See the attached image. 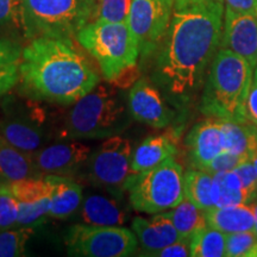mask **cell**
Instances as JSON below:
<instances>
[{
  "mask_svg": "<svg viewBox=\"0 0 257 257\" xmlns=\"http://www.w3.org/2000/svg\"><path fill=\"white\" fill-rule=\"evenodd\" d=\"M51 185V204L49 216L56 219L72 217L81 206L82 188L70 176L46 175Z\"/></svg>",
  "mask_w": 257,
  "mask_h": 257,
  "instance_id": "19",
  "label": "cell"
},
{
  "mask_svg": "<svg viewBox=\"0 0 257 257\" xmlns=\"http://www.w3.org/2000/svg\"><path fill=\"white\" fill-rule=\"evenodd\" d=\"M3 142H4V138H3V136H2V134H0V147H2V144H3Z\"/></svg>",
  "mask_w": 257,
  "mask_h": 257,
  "instance_id": "44",
  "label": "cell"
},
{
  "mask_svg": "<svg viewBox=\"0 0 257 257\" xmlns=\"http://www.w3.org/2000/svg\"><path fill=\"white\" fill-rule=\"evenodd\" d=\"M0 28L15 29L24 35L22 0H0Z\"/></svg>",
  "mask_w": 257,
  "mask_h": 257,
  "instance_id": "32",
  "label": "cell"
},
{
  "mask_svg": "<svg viewBox=\"0 0 257 257\" xmlns=\"http://www.w3.org/2000/svg\"><path fill=\"white\" fill-rule=\"evenodd\" d=\"M224 11L223 2L174 10L153 69V82L174 105L189 104L204 87L220 47Z\"/></svg>",
  "mask_w": 257,
  "mask_h": 257,
  "instance_id": "1",
  "label": "cell"
},
{
  "mask_svg": "<svg viewBox=\"0 0 257 257\" xmlns=\"http://www.w3.org/2000/svg\"><path fill=\"white\" fill-rule=\"evenodd\" d=\"M0 134L17 149L32 154L49 142V135L43 119L36 113L15 114L0 121Z\"/></svg>",
  "mask_w": 257,
  "mask_h": 257,
  "instance_id": "15",
  "label": "cell"
},
{
  "mask_svg": "<svg viewBox=\"0 0 257 257\" xmlns=\"http://www.w3.org/2000/svg\"><path fill=\"white\" fill-rule=\"evenodd\" d=\"M253 68L229 49L219 48L208 69L200 99V111L208 118L248 123L246 99Z\"/></svg>",
  "mask_w": 257,
  "mask_h": 257,
  "instance_id": "3",
  "label": "cell"
},
{
  "mask_svg": "<svg viewBox=\"0 0 257 257\" xmlns=\"http://www.w3.org/2000/svg\"><path fill=\"white\" fill-rule=\"evenodd\" d=\"M32 233H34V230L30 226L0 230V257H17L24 255L25 245Z\"/></svg>",
  "mask_w": 257,
  "mask_h": 257,
  "instance_id": "28",
  "label": "cell"
},
{
  "mask_svg": "<svg viewBox=\"0 0 257 257\" xmlns=\"http://www.w3.org/2000/svg\"><path fill=\"white\" fill-rule=\"evenodd\" d=\"M252 127H253V131H255V136L257 138V126H256V125L252 124Z\"/></svg>",
  "mask_w": 257,
  "mask_h": 257,
  "instance_id": "43",
  "label": "cell"
},
{
  "mask_svg": "<svg viewBox=\"0 0 257 257\" xmlns=\"http://www.w3.org/2000/svg\"><path fill=\"white\" fill-rule=\"evenodd\" d=\"M133 231L146 256H154L161 249L181 238L166 212L154 214L150 219L136 217L133 220Z\"/></svg>",
  "mask_w": 257,
  "mask_h": 257,
  "instance_id": "17",
  "label": "cell"
},
{
  "mask_svg": "<svg viewBox=\"0 0 257 257\" xmlns=\"http://www.w3.org/2000/svg\"><path fill=\"white\" fill-rule=\"evenodd\" d=\"M212 186L213 175L205 170L189 169L184 174L185 198L204 211L214 206L212 199Z\"/></svg>",
  "mask_w": 257,
  "mask_h": 257,
  "instance_id": "25",
  "label": "cell"
},
{
  "mask_svg": "<svg viewBox=\"0 0 257 257\" xmlns=\"http://www.w3.org/2000/svg\"><path fill=\"white\" fill-rule=\"evenodd\" d=\"M79 217L83 224L95 226H121L127 217L113 199L104 195H89L80 206Z\"/></svg>",
  "mask_w": 257,
  "mask_h": 257,
  "instance_id": "21",
  "label": "cell"
},
{
  "mask_svg": "<svg viewBox=\"0 0 257 257\" xmlns=\"http://www.w3.org/2000/svg\"><path fill=\"white\" fill-rule=\"evenodd\" d=\"M99 70L72 38H34L19 62L21 91L35 100L69 106L100 83Z\"/></svg>",
  "mask_w": 257,
  "mask_h": 257,
  "instance_id": "2",
  "label": "cell"
},
{
  "mask_svg": "<svg viewBox=\"0 0 257 257\" xmlns=\"http://www.w3.org/2000/svg\"><path fill=\"white\" fill-rule=\"evenodd\" d=\"M242 184V188L245 195V202L250 204L257 198V173L250 159L244 160L240 165L234 169Z\"/></svg>",
  "mask_w": 257,
  "mask_h": 257,
  "instance_id": "33",
  "label": "cell"
},
{
  "mask_svg": "<svg viewBox=\"0 0 257 257\" xmlns=\"http://www.w3.org/2000/svg\"><path fill=\"white\" fill-rule=\"evenodd\" d=\"M133 153V143L127 138H107L88 159L89 180L108 189L125 188L131 175Z\"/></svg>",
  "mask_w": 257,
  "mask_h": 257,
  "instance_id": "10",
  "label": "cell"
},
{
  "mask_svg": "<svg viewBox=\"0 0 257 257\" xmlns=\"http://www.w3.org/2000/svg\"><path fill=\"white\" fill-rule=\"evenodd\" d=\"M29 178H43L31 154L17 149L4 140L0 147V179L12 182Z\"/></svg>",
  "mask_w": 257,
  "mask_h": 257,
  "instance_id": "22",
  "label": "cell"
},
{
  "mask_svg": "<svg viewBox=\"0 0 257 257\" xmlns=\"http://www.w3.org/2000/svg\"><path fill=\"white\" fill-rule=\"evenodd\" d=\"M18 201V226H34L49 216L51 185L44 178H29L9 182Z\"/></svg>",
  "mask_w": 257,
  "mask_h": 257,
  "instance_id": "12",
  "label": "cell"
},
{
  "mask_svg": "<svg viewBox=\"0 0 257 257\" xmlns=\"http://www.w3.org/2000/svg\"><path fill=\"white\" fill-rule=\"evenodd\" d=\"M207 226L225 234L253 230L255 218L250 204L213 206L205 211Z\"/></svg>",
  "mask_w": 257,
  "mask_h": 257,
  "instance_id": "20",
  "label": "cell"
},
{
  "mask_svg": "<svg viewBox=\"0 0 257 257\" xmlns=\"http://www.w3.org/2000/svg\"><path fill=\"white\" fill-rule=\"evenodd\" d=\"M174 14V0H133L127 25L136 38L140 57L155 55Z\"/></svg>",
  "mask_w": 257,
  "mask_h": 257,
  "instance_id": "9",
  "label": "cell"
},
{
  "mask_svg": "<svg viewBox=\"0 0 257 257\" xmlns=\"http://www.w3.org/2000/svg\"><path fill=\"white\" fill-rule=\"evenodd\" d=\"M126 107L117 88L99 83L67 114L61 128L63 140H99L118 136L130 125Z\"/></svg>",
  "mask_w": 257,
  "mask_h": 257,
  "instance_id": "5",
  "label": "cell"
},
{
  "mask_svg": "<svg viewBox=\"0 0 257 257\" xmlns=\"http://www.w3.org/2000/svg\"><path fill=\"white\" fill-rule=\"evenodd\" d=\"M184 168L174 157L140 174H131L125 189L130 204L141 213L156 214L184 200Z\"/></svg>",
  "mask_w": 257,
  "mask_h": 257,
  "instance_id": "7",
  "label": "cell"
},
{
  "mask_svg": "<svg viewBox=\"0 0 257 257\" xmlns=\"http://www.w3.org/2000/svg\"><path fill=\"white\" fill-rule=\"evenodd\" d=\"M246 117L249 123L257 126V66L253 69L251 86H250L248 99H246Z\"/></svg>",
  "mask_w": 257,
  "mask_h": 257,
  "instance_id": "38",
  "label": "cell"
},
{
  "mask_svg": "<svg viewBox=\"0 0 257 257\" xmlns=\"http://www.w3.org/2000/svg\"><path fill=\"white\" fill-rule=\"evenodd\" d=\"M238 54L251 64L257 66V17L225 8L220 47Z\"/></svg>",
  "mask_w": 257,
  "mask_h": 257,
  "instance_id": "13",
  "label": "cell"
},
{
  "mask_svg": "<svg viewBox=\"0 0 257 257\" xmlns=\"http://www.w3.org/2000/svg\"><path fill=\"white\" fill-rule=\"evenodd\" d=\"M244 160H246L245 157L224 150L223 153H220L217 157H214V159L201 170H205V172L210 173L212 175L218 174V173L232 172V170L236 169Z\"/></svg>",
  "mask_w": 257,
  "mask_h": 257,
  "instance_id": "34",
  "label": "cell"
},
{
  "mask_svg": "<svg viewBox=\"0 0 257 257\" xmlns=\"http://www.w3.org/2000/svg\"><path fill=\"white\" fill-rule=\"evenodd\" d=\"M24 36L73 38L95 12V0H22Z\"/></svg>",
  "mask_w": 257,
  "mask_h": 257,
  "instance_id": "6",
  "label": "cell"
},
{
  "mask_svg": "<svg viewBox=\"0 0 257 257\" xmlns=\"http://www.w3.org/2000/svg\"><path fill=\"white\" fill-rule=\"evenodd\" d=\"M226 8L257 17V0H224Z\"/></svg>",
  "mask_w": 257,
  "mask_h": 257,
  "instance_id": "39",
  "label": "cell"
},
{
  "mask_svg": "<svg viewBox=\"0 0 257 257\" xmlns=\"http://www.w3.org/2000/svg\"><path fill=\"white\" fill-rule=\"evenodd\" d=\"M3 182H4V180H2V179H0V184H3Z\"/></svg>",
  "mask_w": 257,
  "mask_h": 257,
  "instance_id": "45",
  "label": "cell"
},
{
  "mask_svg": "<svg viewBox=\"0 0 257 257\" xmlns=\"http://www.w3.org/2000/svg\"><path fill=\"white\" fill-rule=\"evenodd\" d=\"M224 149L226 152L249 159L257 150V138L251 123L221 120Z\"/></svg>",
  "mask_w": 257,
  "mask_h": 257,
  "instance_id": "23",
  "label": "cell"
},
{
  "mask_svg": "<svg viewBox=\"0 0 257 257\" xmlns=\"http://www.w3.org/2000/svg\"><path fill=\"white\" fill-rule=\"evenodd\" d=\"M212 199L214 206L218 207L246 204L242 184L234 170L213 175Z\"/></svg>",
  "mask_w": 257,
  "mask_h": 257,
  "instance_id": "26",
  "label": "cell"
},
{
  "mask_svg": "<svg viewBox=\"0 0 257 257\" xmlns=\"http://www.w3.org/2000/svg\"><path fill=\"white\" fill-rule=\"evenodd\" d=\"M127 108L134 119L156 128L167 127L174 117L157 86L147 79H138L130 88Z\"/></svg>",
  "mask_w": 257,
  "mask_h": 257,
  "instance_id": "11",
  "label": "cell"
},
{
  "mask_svg": "<svg viewBox=\"0 0 257 257\" xmlns=\"http://www.w3.org/2000/svg\"><path fill=\"white\" fill-rule=\"evenodd\" d=\"M249 159L252 162V165H253V167H255V170L257 173V150H256V152H253L251 155H250Z\"/></svg>",
  "mask_w": 257,
  "mask_h": 257,
  "instance_id": "42",
  "label": "cell"
},
{
  "mask_svg": "<svg viewBox=\"0 0 257 257\" xmlns=\"http://www.w3.org/2000/svg\"><path fill=\"white\" fill-rule=\"evenodd\" d=\"M4 182H5V181H4ZM0 185H2V184H0Z\"/></svg>",
  "mask_w": 257,
  "mask_h": 257,
  "instance_id": "46",
  "label": "cell"
},
{
  "mask_svg": "<svg viewBox=\"0 0 257 257\" xmlns=\"http://www.w3.org/2000/svg\"><path fill=\"white\" fill-rule=\"evenodd\" d=\"M208 2H224V0H174V10H181L188 6L204 4Z\"/></svg>",
  "mask_w": 257,
  "mask_h": 257,
  "instance_id": "40",
  "label": "cell"
},
{
  "mask_svg": "<svg viewBox=\"0 0 257 257\" xmlns=\"http://www.w3.org/2000/svg\"><path fill=\"white\" fill-rule=\"evenodd\" d=\"M22 54L23 48L18 42L8 37H0V68L21 62Z\"/></svg>",
  "mask_w": 257,
  "mask_h": 257,
  "instance_id": "35",
  "label": "cell"
},
{
  "mask_svg": "<svg viewBox=\"0 0 257 257\" xmlns=\"http://www.w3.org/2000/svg\"><path fill=\"white\" fill-rule=\"evenodd\" d=\"M166 213L181 238H191L198 230L207 226L205 211L195 206L187 198H184L179 205L166 211Z\"/></svg>",
  "mask_w": 257,
  "mask_h": 257,
  "instance_id": "24",
  "label": "cell"
},
{
  "mask_svg": "<svg viewBox=\"0 0 257 257\" xmlns=\"http://www.w3.org/2000/svg\"><path fill=\"white\" fill-rule=\"evenodd\" d=\"M133 0H96L94 21L126 23Z\"/></svg>",
  "mask_w": 257,
  "mask_h": 257,
  "instance_id": "30",
  "label": "cell"
},
{
  "mask_svg": "<svg viewBox=\"0 0 257 257\" xmlns=\"http://www.w3.org/2000/svg\"><path fill=\"white\" fill-rule=\"evenodd\" d=\"M91 148L79 142L56 143L41 148L31 156L42 175L75 174L89 159Z\"/></svg>",
  "mask_w": 257,
  "mask_h": 257,
  "instance_id": "14",
  "label": "cell"
},
{
  "mask_svg": "<svg viewBox=\"0 0 257 257\" xmlns=\"http://www.w3.org/2000/svg\"><path fill=\"white\" fill-rule=\"evenodd\" d=\"M226 234L213 227L205 226L191 237V256L221 257L225 256Z\"/></svg>",
  "mask_w": 257,
  "mask_h": 257,
  "instance_id": "27",
  "label": "cell"
},
{
  "mask_svg": "<svg viewBox=\"0 0 257 257\" xmlns=\"http://www.w3.org/2000/svg\"><path fill=\"white\" fill-rule=\"evenodd\" d=\"M186 144L192 166L197 169H204L225 150L221 120L210 118L197 124L189 131Z\"/></svg>",
  "mask_w": 257,
  "mask_h": 257,
  "instance_id": "16",
  "label": "cell"
},
{
  "mask_svg": "<svg viewBox=\"0 0 257 257\" xmlns=\"http://www.w3.org/2000/svg\"><path fill=\"white\" fill-rule=\"evenodd\" d=\"M156 257H187L191 256V238H180L166 248L154 253Z\"/></svg>",
  "mask_w": 257,
  "mask_h": 257,
  "instance_id": "37",
  "label": "cell"
},
{
  "mask_svg": "<svg viewBox=\"0 0 257 257\" xmlns=\"http://www.w3.org/2000/svg\"><path fill=\"white\" fill-rule=\"evenodd\" d=\"M64 244L70 256L127 257L136 252L138 239L126 227L76 224L67 231Z\"/></svg>",
  "mask_w": 257,
  "mask_h": 257,
  "instance_id": "8",
  "label": "cell"
},
{
  "mask_svg": "<svg viewBox=\"0 0 257 257\" xmlns=\"http://www.w3.org/2000/svg\"><path fill=\"white\" fill-rule=\"evenodd\" d=\"M178 154L176 137L172 133H163L147 137L133 153L131 174H140L160 166Z\"/></svg>",
  "mask_w": 257,
  "mask_h": 257,
  "instance_id": "18",
  "label": "cell"
},
{
  "mask_svg": "<svg viewBox=\"0 0 257 257\" xmlns=\"http://www.w3.org/2000/svg\"><path fill=\"white\" fill-rule=\"evenodd\" d=\"M19 78H21L19 63L10 64V66L0 68V99L17 85Z\"/></svg>",
  "mask_w": 257,
  "mask_h": 257,
  "instance_id": "36",
  "label": "cell"
},
{
  "mask_svg": "<svg viewBox=\"0 0 257 257\" xmlns=\"http://www.w3.org/2000/svg\"><path fill=\"white\" fill-rule=\"evenodd\" d=\"M76 41L98 62L108 83L120 86L125 80L134 78L140 49L127 23L89 22L78 32Z\"/></svg>",
  "mask_w": 257,
  "mask_h": 257,
  "instance_id": "4",
  "label": "cell"
},
{
  "mask_svg": "<svg viewBox=\"0 0 257 257\" xmlns=\"http://www.w3.org/2000/svg\"><path fill=\"white\" fill-rule=\"evenodd\" d=\"M251 205L252 211H253V218H255V224H253V232L256 233L257 236V198L252 202H250Z\"/></svg>",
  "mask_w": 257,
  "mask_h": 257,
  "instance_id": "41",
  "label": "cell"
},
{
  "mask_svg": "<svg viewBox=\"0 0 257 257\" xmlns=\"http://www.w3.org/2000/svg\"><path fill=\"white\" fill-rule=\"evenodd\" d=\"M18 221V201L9 182L0 185V230L12 229Z\"/></svg>",
  "mask_w": 257,
  "mask_h": 257,
  "instance_id": "31",
  "label": "cell"
},
{
  "mask_svg": "<svg viewBox=\"0 0 257 257\" xmlns=\"http://www.w3.org/2000/svg\"><path fill=\"white\" fill-rule=\"evenodd\" d=\"M225 256L227 257H256L257 236L253 230L226 234Z\"/></svg>",
  "mask_w": 257,
  "mask_h": 257,
  "instance_id": "29",
  "label": "cell"
}]
</instances>
